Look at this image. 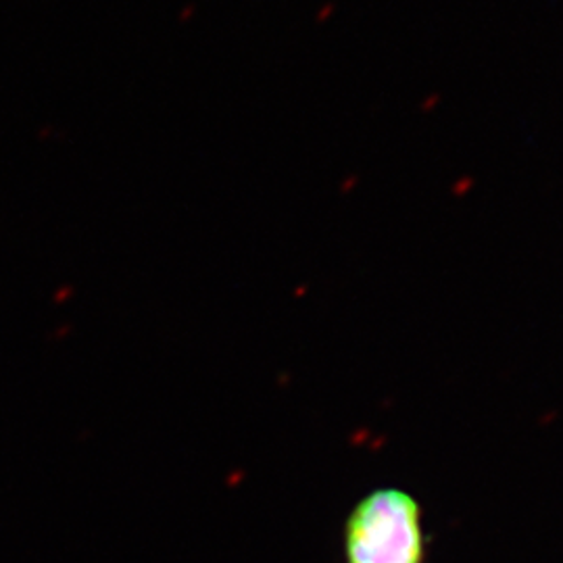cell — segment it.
<instances>
[{"instance_id": "6da1fadb", "label": "cell", "mask_w": 563, "mask_h": 563, "mask_svg": "<svg viewBox=\"0 0 563 563\" xmlns=\"http://www.w3.org/2000/svg\"><path fill=\"white\" fill-rule=\"evenodd\" d=\"M344 563H428L420 501L402 488H376L349 511L342 528Z\"/></svg>"}]
</instances>
